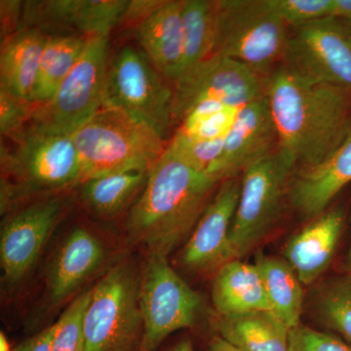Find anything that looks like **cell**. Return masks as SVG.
<instances>
[{
    "instance_id": "obj_1",
    "label": "cell",
    "mask_w": 351,
    "mask_h": 351,
    "mask_svg": "<svg viewBox=\"0 0 351 351\" xmlns=\"http://www.w3.org/2000/svg\"><path fill=\"white\" fill-rule=\"evenodd\" d=\"M263 93L278 149L302 169L324 160L351 133V93L343 88L304 82L279 64L263 78Z\"/></svg>"
},
{
    "instance_id": "obj_2",
    "label": "cell",
    "mask_w": 351,
    "mask_h": 351,
    "mask_svg": "<svg viewBox=\"0 0 351 351\" xmlns=\"http://www.w3.org/2000/svg\"><path fill=\"white\" fill-rule=\"evenodd\" d=\"M221 182L166 147L126 221L129 239L149 255L168 258L191 235Z\"/></svg>"
},
{
    "instance_id": "obj_3",
    "label": "cell",
    "mask_w": 351,
    "mask_h": 351,
    "mask_svg": "<svg viewBox=\"0 0 351 351\" xmlns=\"http://www.w3.org/2000/svg\"><path fill=\"white\" fill-rule=\"evenodd\" d=\"M1 145V209L17 198L82 184V165L73 136L27 123Z\"/></svg>"
},
{
    "instance_id": "obj_4",
    "label": "cell",
    "mask_w": 351,
    "mask_h": 351,
    "mask_svg": "<svg viewBox=\"0 0 351 351\" xmlns=\"http://www.w3.org/2000/svg\"><path fill=\"white\" fill-rule=\"evenodd\" d=\"M73 138L82 165V184L110 173L149 170L169 143L140 120L108 107L95 113Z\"/></svg>"
},
{
    "instance_id": "obj_5",
    "label": "cell",
    "mask_w": 351,
    "mask_h": 351,
    "mask_svg": "<svg viewBox=\"0 0 351 351\" xmlns=\"http://www.w3.org/2000/svg\"><path fill=\"white\" fill-rule=\"evenodd\" d=\"M289 29L272 0H216L211 55L234 60L263 77L282 62Z\"/></svg>"
},
{
    "instance_id": "obj_6",
    "label": "cell",
    "mask_w": 351,
    "mask_h": 351,
    "mask_svg": "<svg viewBox=\"0 0 351 351\" xmlns=\"http://www.w3.org/2000/svg\"><path fill=\"white\" fill-rule=\"evenodd\" d=\"M142 50L120 47L108 58L104 107L117 108L147 124L169 142L175 127L174 87Z\"/></svg>"
},
{
    "instance_id": "obj_7",
    "label": "cell",
    "mask_w": 351,
    "mask_h": 351,
    "mask_svg": "<svg viewBox=\"0 0 351 351\" xmlns=\"http://www.w3.org/2000/svg\"><path fill=\"white\" fill-rule=\"evenodd\" d=\"M295 167L294 160L278 149L243 171L230 232L232 260H241L276 225Z\"/></svg>"
},
{
    "instance_id": "obj_8",
    "label": "cell",
    "mask_w": 351,
    "mask_h": 351,
    "mask_svg": "<svg viewBox=\"0 0 351 351\" xmlns=\"http://www.w3.org/2000/svg\"><path fill=\"white\" fill-rule=\"evenodd\" d=\"M140 279L128 265L112 267L95 287L83 320L84 351H132L140 345Z\"/></svg>"
},
{
    "instance_id": "obj_9",
    "label": "cell",
    "mask_w": 351,
    "mask_h": 351,
    "mask_svg": "<svg viewBox=\"0 0 351 351\" xmlns=\"http://www.w3.org/2000/svg\"><path fill=\"white\" fill-rule=\"evenodd\" d=\"M143 319L140 351H156L164 339L179 330L195 326L202 298L168 263V258L147 256L138 285Z\"/></svg>"
},
{
    "instance_id": "obj_10",
    "label": "cell",
    "mask_w": 351,
    "mask_h": 351,
    "mask_svg": "<svg viewBox=\"0 0 351 351\" xmlns=\"http://www.w3.org/2000/svg\"><path fill=\"white\" fill-rule=\"evenodd\" d=\"M108 38L94 36L52 100L36 106L29 123L52 133L71 135L104 107Z\"/></svg>"
},
{
    "instance_id": "obj_11",
    "label": "cell",
    "mask_w": 351,
    "mask_h": 351,
    "mask_svg": "<svg viewBox=\"0 0 351 351\" xmlns=\"http://www.w3.org/2000/svg\"><path fill=\"white\" fill-rule=\"evenodd\" d=\"M281 66L291 75L351 93V27L327 17L290 27Z\"/></svg>"
},
{
    "instance_id": "obj_12",
    "label": "cell",
    "mask_w": 351,
    "mask_h": 351,
    "mask_svg": "<svg viewBox=\"0 0 351 351\" xmlns=\"http://www.w3.org/2000/svg\"><path fill=\"white\" fill-rule=\"evenodd\" d=\"M262 95L263 77L234 60L211 55L184 71L174 84L175 128L204 101L242 108Z\"/></svg>"
},
{
    "instance_id": "obj_13",
    "label": "cell",
    "mask_w": 351,
    "mask_h": 351,
    "mask_svg": "<svg viewBox=\"0 0 351 351\" xmlns=\"http://www.w3.org/2000/svg\"><path fill=\"white\" fill-rule=\"evenodd\" d=\"M64 208L61 198H49L34 203L7 219L0 234L2 279L7 286L17 285L34 269Z\"/></svg>"
},
{
    "instance_id": "obj_14",
    "label": "cell",
    "mask_w": 351,
    "mask_h": 351,
    "mask_svg": "<svg viewBox=\"0 0 351 351\" xmlns=\"http://www.w3.org/2000/svg\"><path fill=\"white\" fill-rule=\"evenodd\" d=\"M240 186L237 177L221 182L208 203L180 254L181 265L189 271H217L232 261L230 232Z\"/></svg>"
},
{
    "instance_id": "obj_15",
    "label": "cell",
    "mask_w": 351,
    "mask_h": 351,
    "mask_svg": "<svg viewBox=\"0 0 351 351\" xmlns=\"http://www.w3.org/2000/svg\"><path fill=\"white\" fill-rule=\"evenodd\" d=\"M128 0H43L24 2L22 29L47 34H75L86 38L110 36L120 25Z\"/></svg>"
},
{
    "instance_id": "obj_16",
    "label": "cell",
    "mask_w": 351,
    "mask_h": 351,
    "mask_svg": "<svg viewBox=\"0 0 351 351\" xmlns=\"http://www.w3.org/2000/svg\"><path fill=\"white\" fill-rule=\"evenodd\" d=\"M279 137L265 93L245 105L228 132L223 152L208 172L219 182L237 177L278 149Z\"/></svg>"
},
{
    "instance_id": "obj_17",
    "label": "cell",
    "mask_w": 351,
    "mask_h": 351,
    "mask_svg": "<svg viewBox=\"0 0 351 351\" xmlns=\"http://www.w3.org/2000/svg\"><path fill=\"white\" fill-rule=\"evenodd\" d=\"M351 182V133L324 160L304 168L292 179L289 199L302 218L327 211L332 200Z\"/></svg>"
},
{
    "instance_id": "obj_18",
    "label": "cell",
    "mask_w": 351,
    "mask_h": 351,
    "mask_svg": "<svg viewBox=\"0 0 351 351\" xmlns=\"http://www.w3.org/2000/svg\"><path fill=\"white\" fill-rule=\"evenodd\" d=\"M343 221L345 215L341 208L327 210L289 239L284 257L302 285L315 282L329 267L343 232Z\"/></svg>"
},
{
    "instance_id": "obj_19",
    "label": "cell",
    "mask_w": 351,
    "mask_h": 351,
    "mask_svg": "<svg viewBox=\"0 0 351 351\" xmlns=\"http://www.w3.org/2000/svg\"><path fill=\"white\" fill-rule=\"evenodd\" d=\"M182 1L163 0L161 5L134 29L141 50L173 85L182 73Z\"/></svg>"
},
{
    "instance_id": "obj_20",
    "label": "cell",
    "mask_w": 351,
    "mask_h": 351,
    "mask_svg": "<svg viewBox=\"0 0 351 351\" xmlns=\"http://www.w3.org/2000/svg\"><path fill=\"white\" fill-rule=\"evenodd\" d=\"M104 245L85 228H78L64 240L47 276V292L54 304L68 299L105 260Z\"/></svg>"
},
{
    "instance_id": "obj_21",
    "label": "cell",
    "mask_w": 351,
    "mask_h": 351,
    "mask_svg": "<svg viewBox=\"0 0 351 351\" xmlns=\"http://www.w3.org/2000/svg\"><path fill=\"white\" fill-rule=\"evenodd\" d=\"M212 302L221 318L270 311L262 276L255 263L232 260L219 267L212 285Z\"/></svg>"
},
{
    "instance_id": "obj_22",
    "label": "cell",
    "mask_w": 351,
    "mask_h": 351,
    "mask_svg": "<svg viewBox=\"0 0 351 351\" xmlns=\"http://www.w3.org/2000/svg\"><path fill=\"white\" fill-rule=\"evenodd\" d=\"M48 34L25 27L1 40L0 87L32 101L41 56Z\"/></svg>"
},
{
    "instance_id": "obj_23",
    "label": "cell",
    "mask_w": 351,
    "mask_h": 351,
    "mask_svg": "<svg viewBox=\"0 0 351 351\" xmlns=\"http://www.w3.org/2000/svg\"><path fill=\"white\" fill-rule=\"evenodd\" d=\"M262 276L271 313L289 330L301 325L302 283L286 260L258 254L255 261Z\"/></svg>"
},
{
    "instance_id": "obj_24",
    "label": "cell",
    "mask_w": 351,
    "mask_h": 351,
    "mask_svg": "<svg viewBox=\"0 0 351 351\" xmlns=\"http://www.w3.org/2000/svg\"><path fill=\"white\" fill-rule=\"evenodd\" d=\"M89 38L75 34H48L32 93L34 105H44L52 100L82 57Z\"/></svg>"
},
{
    "instance_id": "obj_25",
    "label": "cell",
    "mask_w": 351,
    "mask_h": 351,
    "mask_svg": "<svg viewBox=\"0 0 351 351\" xmlns=\"http://www.w3.org/2000/svg\"><path fill=\"white\" fill-rule=\"evenodd\" d=\"M218 330L244 351H289L290 330L270 311L221 317Z\"/></svg>"
},
{
    "instance_id": "obj_26",
    "label": "cell",
    "mask_w": 351,
    "mask_h": 351,
    "mask_svg": "<svg viewBox=\"0 0 351 351\" xmlns=\"http://www.w3.org/2000/svg\"><path fill=\"white\" fill-rule=\"evenodd\" d=\"M149 170H127L92 178L82 182V199L92 213L110 218L142 193Z\"/></svg>"
},
{
    "instance_id": "obj_27",
    "label": "cell",
    "mask_w": 351,
    "mask_h": 351,
    "mask_svg": "<svg viewBox=\"0 0 351 351\" xmlns=\"http://www.w3.org/2000/svg\"><path fill=\"white\" fill-rule=\"evenodd\" d=\"M215 16L216 0L182 1V73L211 55Z\"/></svg>"
},
{
    "instance_id": "obj_28",
    "label": "cell",
    "mask_w": 351,
    "mask_h": 351,
    "mask_svg": "<svg viewBox=\"0 0 351 351\" xmlns=\"http://www.w3.org/2000/svg\"><path fill=\"white\" fill-rule=\"evenodd\" d=\"M242 108L232 107L219 101H204L193 108L182 119L175 132L193 140L226 138Z\"/></svg>"
},
{
    "instance_id": "obj_29",
    "label": "cell",
    "mask_w": 351,
    "mask_h": 351,
    "mask_svg": "<svg viewBox=\"0 0 351 351\" xmlns=\"http://www.w3.org/2000/svg\"><path fill=\"white\" fill-rule=\"evenodd\" d=\"M321 319L351 343V277L332 281L317 299Z\"/></svg>"
},
{
    "instance_id": "obj_30",
    "label": "cell",
    "mask_w": 351,
    "mask_h": 351,
    "mask_svg": "<svg viewBox=\"0 0 351 351\" xmlns=\"http://www.w3.org/2000/svg\"><path fill=\"white\" fill-rule=\"evenodd\" d=\"M91 293L92 288L76 298L55 323L52 351H84L83 320Z\"/></svg>"
},
{
    "instance_id": "obj_31",
    "label": "cell",
    "mask_w": 351,
    "mask_h": 351,
    "mask_svg": "<svg viewBox=\"0 0 351 351\" xmlns=\"http://www.w3.org/2000/svg\"><path fill=\"white\" fill-rule=\"evenodd\" d=\"M226 138L193 140L174 132L167 147L200 172H209L223 152Z\"/></svg>"
},
{
    "instance_id": "obj_32",
    "label": "cell",
    "mask_w": 351,
    "mask_h": 351,
    "mask_svg": "<svg viewBox=\"0 0 351 351\" xmlns=\"http://www.w3.org/2000/svg\"><path fill=\"white\" fill-rule=\"evenodd\" d=\"M289 27H300L332 17L334 0H272Z\"/></svg>"
},
{
    "instance_id": "obj_33",
    "label": "cell",
    "mask_w": 351,
    "mask_h": 351,
    "mask_svg": "<svg viewBox=\"0 0 351 351\" xmlns=\"http://www.w3.org/2000/svg\"><path fill=\"white\" fill-rule=\"evenodd\" d=\"M36 106L0 87V131L8 137L29 123Z\"/></svg>"
},
{
    "instance_id": "obj_34",
    "label": "cell",
    "mask_w": 351,
    "mask_h": 351,
    "mask_svg": "<svg viewBox=\"0 0 351 351\" xmlns=\"http://www.w3.org/2000/svg\"><path fill=\"white\" fill-rule=\"evenodd\" d=\"M289 351H351V346L332 335L301 324L290 331Z\"/></svg>"
},
{
    "instance_id": "obj_35",
    "label": "cell",
    "mask_w": 351,
    "mask_h": 351,
    "mask_svg": "<svg viewBox=\"0 0 351 351\" xmlns=\"http://www.w3.org/2000/svg\"><path fill=\"white\" fill-rule=\"evenodd\" d=\"M24 2L15 0H1V40L22 29Z\"/></svg>"
},
{
    "instance_id": "obj_36",
    "label": "cell",
    "mask_w": 351,
    "mask_h": 351,
    "mask_svg": "<svg viewBox=\"0 0 351 351\" xmlns=\"http://www.w3.org/2000/svg\"><path fill=\"white\" fill-rule=\"evenodd\" d=\"M55 325L46 328L36 336L21 343L13 351H52V341Z\"/></svg>"
},
{
    "instance_id": "obj_37",
    "label": "cell",
    "mask_w": 351,
    "mask_h": 351,
    "mask_svg": "<svg viewBox=\"0 0 351 351\" xmlns=\"http://www.w3.org/2000/svg\"><path fill=\"white\" fill-rule=\"evenodd\" d=\"M332 17L338 18L351 27V0H334Z\"/></svg>"
},
{
    "instance_id": "obj_38",
    "label": "cell",
    "mask_w": 351,
    "mask_h": 351,
    "mask_svg": "<svg viewBox=\"0 0 351 351\" xmlns=\"http://www.w3.org/2000/svg\"><path fill=\"white\" fill-rule=\"evenodd\" d=\"M207 351H244L239 346L232 345L230 341L221 338V336H216L210 341Z\"/></svg>"
},
{
    "instance_id": "obj_39",
    "label": "cell",
    "mask_w": 351,
    "mask_h": 351,
    "mask_svg": "<svg viewBox=\"0 0 351 351\" xmlns=\"http://www.w3.org/2000/svg\"><path fill=\"white\" fill-rule=\"evenodd\" d=\"M170 351H195V350L193 348V343L189 339H182Z\"/></svg>"
},
{
    "instance_id": "obj_40",
    "label": "cell",
    "mask_w": 351,
    "mask_h": 351,
    "mask_svg": "<svg viewBox=\"0 0 351 351\" xmlns=\"http://www.w3.org/2000/svg\"><path fill=\"white\" fill-rule=\"evenodd\" d=\"M0 351H13L11 350L8 339H7L3 332H1V334H0Z\"/></svg>"
},
{
    "instance_id": "obj_41",
    "label": "cell",
    "mask_w": 351,
    "mask_h": 351,
    "mask_svg": "<svg viewBox=\"0 0 351 351\" xmlns=\"http://www.w3.org/2000/svg\"><path fill=\"white\" fill-rule=\"evenodd\" d=\"M348 265H350V267L351 269V244H350V252H348Z\"/></svg>"
}]
</instances>
